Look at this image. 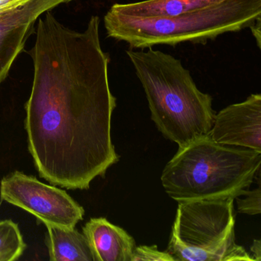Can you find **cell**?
I'll return each instance as SVG.
<instances>
[{
  "label": "cell",
  "instance_id": "6",
  "mask_svg": "<svg viewBox=\"0 0 261 261\" xmlns=\"http://www.w3.org/2000/svg\"><path fill=\"white\" fill-rule=\"evenodd\" d=\"M4 201L35 215L47 225L72 229L83 220L85 209L63 189L16 171L0 183Z\"/></svg>",
  "mask_w": 261,
  "mask_h": 261
},
{
  "label": "cell",
  "instance_id": "9",
  "mask_svg": "<svg viewBox=\"0 0 261 261\" xmlns=\"http://www.w3.org/2000/svg\"><path fill=\"white\" fill-rule=\"evenodd\" d=\"M94 261H131L135 240L105 218H91L83 227Z\"/></svg>",
  "mask_w": 261,
  "mask_h": 261
},
{
  "label": "cell",
  "instance_id": "4",
  "mask_svg": "<svg viewBox=\"0 0 261 261\" xmlns=\"http://www.w3.org/2000/svg\"><path fill=\"white\" fill-rule=\"evenodd\" d=\"M260 16L261 0H222L175 17L140 19L108 11L103 21L109 37L144 49L186 42L206 43L224 33L249 28Z\"/></svg>",
  "mask_w": 261,
  "mask_h": 261
},
{
  "label": "cell",
  "instance_id": "17",
  "mask_svg": "<svg viewBox=\"0 0 261 261\" xmlns=\"http://www.w3.org/2000/svg\"><path fill=\"white\" fill-rule=\"evenodd\" d=\"M250 251L253 253L254 261H261V242L259 240H254L250 247Z\"/></svg>",
  "mask_w": 261,
  "mask_h": 261
},
{
  "label": "cell",
  "instance_id": "2",
  "mask_svg": "<svg viewBox=\"0 0 261 261\" xmlns=\"http://www.w3.org/2000/svg\"><path fill=\"white\" fill-rule=\"evenodd\" d=\"M126 55L146 93L151 119L166 138L181 149L208 135L216 114L212 97L197 88L181 61L151 48Z\"/></svg>",
  "mask_w": 261,
  "mask_h": 261
},
{
  "label": "cell",
  "instance_id": "5",
  "mask_svg": "<svg viewBox=\"0 0 261 261\" xmlns=\"http://www.w3.org/2000/svg\"><path fill=\"white\" fill-rule=\"evenodd\" d=\"M233 198L178 202L166 252L175 261L243 260L234 242Z\"/></svg>",
  "mask_w": 261,
  "mask_h": 261
},
{
  "label": "cell",
  "instance_id": "14",
  "mask_svg": "<svg viewBox=\"0 0 261 261\" xmlns=\"http://www.w3.org/2000/svg\"><path fill=\"white\" fill-rule=\"evenodd\" d=\"M131 261H175L167 252L160 251L156 246L136 247Z\"/></svg>",
  "mask_w": 261,
  "mask_h": 261
},
{
  "label": "cell",
  "instance_id": "11",
  "mask_svg": "<svg viewBox=\"0 0 261 261\" xmlns=\"http://www.w3.org/2000/svg\"><path fill=\"white\" fill-rule=\"evenodd\" d=\"M45 244L53 261H94L88 240L77 229L47 224Z\"/></svg>",
  "mask_w": 261,
  "mask_h": 261
},
{
  "label": "cell",
  "instance_id": "16",
  "mask_svg": "<svg viewBox=\"0 0 261 261\" xmlns=\"http://www.w3.org/2000/svg\"><path fill=\"white\" fill-rule=\"evenodd\" d=\"M261 16L260 17H258L256 20L253 22V23L250 25L249 28H250L251 30L252 33H253V36L256 38V44H257V46L260 48V27H261Z\"/></svg>",
  "mask_w": 261,
  "mask_h": 261
},
{
  "label": "cell",
  "instance_id": "13",
  "mask_svg": "<svg viewBox=\"0 0 261 261\" xmlns=\"http://www.w3.org/2000/svg\"><path fill=\"white\" fill-rule=\"evenodd\" d=\"M260 186L254 190L244 189L241 195L244 196L243 198L237 197L238 212L240 213L247 214L249 215H259L260 214L261 192Z\"/></svg>",
  "mask_w": 261,
  "mask_h": 261
},
{
  "label": "cell",
  "instance_id": "12",
  "mask_svg": "<svg viewBox=\"0 0 261 261\" xmlns=\"http://www.w3.org/2000/svg\"><path fill=\"white\" fill-rule=\"evenodd\" d=\"M25 248L19 225L12 220L0 221V261L17 260Z\"/></svg>",
  "mask_w": 261,
  "mask_h": 261
},
{
  "label": "cell",
  "instance_id": "1",
  "mask_svg": "<svg viewBox=\"0 0 261 261\" xmlns=\"http://www.w3.org/2000/svg\"><path fill=\"white\" fill-rule=\"evenodd\" d=\"M100 22L91 16L77 32L45 12L30 51L34 77L25 105L29 150L41 178L71 190L89 189L120 157L111 140L117 100L110 89Z\"/></svg>",
  "mask_w": 261,
  "mask_h": 261
},
{
  "label": "cell",
  "instance_id": "7",
  "mask_svg": "<svg viewBox=\"0 0 261 261\" xmlns=\"http://www.w3.org/2000/svg\"><path fill=\"white\" fill-rule=\"evenodd\" d=\"M208 136L220 144L261 153L260 94H251L244 102L230 105L215 114Z\"/></svg>",
  "mask_w": 261,
  "mask_h": 261
},
{
  "label": "cell",
  "instance_id": "3",
  "mask_svg": "<svg viewBox=\"0 0 261 261\" xmlns=\"http://www.w3.org/2000/svg\"><path fill=\"white\" fill-rule=\"evenodd\" d=\"M261 153L227 146L208 135L178 149L165 166L161 181L178 202L240 196L260 172Z\"/></svg>",
  "mask_w": 261,
  "mask_h": 261
},
{
  "label": "cell",
  "instance_id": "15",
  "mask_svg": "<svg viewBox=\"0 0 261 261\" xmlns=\"http://www.w3.org/2000/svg\"><path fill=\"white\" fill-rule=\"evenodd\" d=\"M29 0H0V13L23 5Z\"/></svg>",
  "mask_w": 261,
  "mask_h": 261
},
{
  "label": "cell",
  "instance_id": "10",
  "mask_svg": "<svg viewBox=\"0 0 261 261\" xmlns=\"http://www.w3.org/2000/svg\"><path fill=\"white\" fill-rule=\"evenodd\" d=\"M222 0H146L127 4H114L108 11L140 19L172 18L201 10Z\"/></svg>",
  "mask_w": 261,
  "mask_h": 261
},
{
  "label": "cell",
  "instance_id": "8",
  "mask_svg": "<svg viewBox=\"0 0 261 261\" xmlns=\"http://www.w3.org/2000/svg\"><path fill=\"white\" fill-rule=\"evenodd\" d=\"M73 0H29L23 5L0 13V85L22 53L34 25L45 12Z\"/></svg>",
  "mask_w": 261,
  "mask_h": 261
}]
</instances>
